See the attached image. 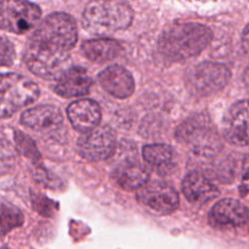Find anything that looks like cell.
I'll list each match as a JSON object with an SVG mask.
<instances>
[{
	"instance_id": "cell-1",
	"label": "cell",
	"mask_w": 249,
	"mask_h": 249,
	"mask_svg": "<svg viewBox=\"0 0 249 249\" xmlns=\"http://www.w3.org/2000/svg\"><path fill=\"white\" fill-rule=\"evenodd\" d=\"M77 39V23L72 16L63 12L49 15L29 38L24 51V63L38 77L57 78L67 70L66 65Z\"/></svg>"
},
{
	"instance_id": "cell-2",
	"label": "cell",
	"mask_w": 249,
	"mask_h": 249,
	"mask_svg": "<svg viewBox=\"0 0 249 249\" xmlns=\"http://www.w3.org/2000/svg\"><path fill=\"white\" fill-rule=\"evenodd\" d=\"M213 38L207 26L197 22H187L172 26L163 32L158 48L164 57L172 61H182L201 53Z\"/></svg>"
},
{
	"instance_id": "cell-3",
	"label": "cell",
	"mask_w": 249,
	"mask_h": 249,
	"mask_svg": "<svg viewBox=\"0 0 249 249\" xmlns=\"http://www.w3.org/2000/svg\"><path fill=\"white\" fill-rule=\"evenodd\" d=\"M133 18V9L125 0H92L83 12L84 28L101 36L126 29Z\"/></svg>"
},
{
	"instance_id": "cell-4",
	"label": "cell",
	"mask_w": 249,
	"mask_h": 249,
	"mask_svg": "<svg viewBox=\"0 0 249 249\" xmlns=\"http://www.w3.org/2000/svg\"><path fill=\"white\" fill-rule=\"evenodd\" d=\"M177 139L187 143L197 155L212 157L221 150V140L207 114H195L177 129Z\"/></svg>"
},
{
	"instance_id": "cell-5",
	"label": "cell",
	"mask_w": 249,
	"mask_h": 249,
	"mask_svg": "<svg viewBox=\"0 0 249 249\" xmlns=\"http://www.w3.org/2000/svg\"><path fill=\"white\" fill-rule=\"evenodd\" d=\"M39 96V88L33 80L16 73L0 74V118H9Z\"/></svg>"
},
{
	"instance_id": "cell-6",
	"label": "cell",
	"mask_w": 249,
	"mask_h": 249,
	"mask_svg": "<svg viewBox=\"0 0 249 249\" xmlns=\"http://www.w3.org/2000/svg\"><path fill=\"white\" fill-rule=\"evenodd\" d=\"M231 72L225 65L203 62L195 66L186 74V88L197 97H208L221 91L230 82Z\"/></svg>"
},
{
	"instance_id": "cell-7",
	"label": "cell",
	"mask_w": 249,
	"mask_h": 249,
	"mask_svg": "<svg viewBox=\"0 0 249 249\" xmlns=\"http://www.w3.org/2000/svg\"><path fill=\"white\" fill-rule=\"evenodd\" d=\"M41 17L38 5L28 0H0V29L23 34L36 27Z\"/></svg>"
},
{
	"instance_id": "cell-8",
	"label": "cell",
	"mask_w": 249,
	"mask_h": 249,
	"mask_svg": "<svg viewBox=\"0 0 249 249\" xmlns=\"http://www.w3.org/2000/svg\"><path fill=\"white\" fill-rule=\"evenodd\" d=\"M138 201L148 212L165 215L175 212L179 207V195L165 182H147L139 190Z\"/></svg>"
},
{
	"instance_id": "cell-9",
	"label": "cell",
	"mask_w": 249,
	"mask_h": 249,
	"mask_svg": "<svg viewBox=\"0 0 249 249\" xmlns=\"http://www.w3.org/2000/svg\"><path fill=\"white\" fill-rule=\"evenodd\" d=\"M117 147L116 134L108 126H97L79 139L77 148L84 160L96 162L111 157Z\"/></svg>"
},
{
	"instance_id": "cell-10",
	"label": "cell",
	"mask_w": 249,
	"mask_h": 249,
	"mask_svg": "<svg viewBox=\"0 0 249 249\" xmlns=\"http://www.w3.org/2000/svg\"><path fill=\"white\" fill-rule=\"evenodd\" d=\"M224 138L241 147L249 146V100L231 105L223 121Z\"/></svg>"
},
{
	"instance_id": "cell-11",
	"label": "cell",
	"mask_w": 249,
	"mask_h": 249,
	"mask_svg": "<svg viewBox=\"0 0 249 249\" xmlns=\"http://www.w3.org/2000/svg\"><path fill=\"white\" fill-rule=\"evenodd\" d=\"M248 211L240 201L225 198L219 201L209 213V224L215 229H232L242 226L248 220Z\"/></svg>"
},
{
	"instance_id": "cell-12",
	"label": "cell",
	"mask_w": 249,
	"mask_h": 249,
	"mask_svg": "<svg viewBox=\"0 0 249 249\" xmlns=\"http://www.w3.org/2000/svg\"><path fill=\"white\" fill-rule=\"evenodd\" d=\"M92 84L87 70L79 66L70 67L56 78L53 91L62 97H77L87 95Z\"/></svg>"
},
{
	"instance_id": "cell-13",
	"label": "cell",
	"mask_w": 249,
	"mask_h": 249,
	"mask_svg": "<svg viewBox=\"0 0 249 249\" xmlns=\"http://www.w3.org/2000/svg\"><path fill=\"white\" fill-rule=\"evenodd\" d=\"M67 117L75 130L85 134L99 126L101 122V109L92 100H78L68 106Z\"/></svg>"
},
{
	"instance_id": "cell-14",
	"label": "cell",
	"mask_w": 249,
	"mask_h": 249,
	"mask_svg": "<svg viewBox=\"0 0 249 249\" xmlns=\"http://www.w3.org/2000/svg\"><path fill=\"white\" fill-rule=\"evenodd\" d=\"M99 83L112 96L126 99L131 96L135 90V82L125 68L121 66H109L99 74Z\"/></svg>"
},
{
	"instance_id": "cell-15",
	"label": "cell",
	"mask_w": 249,
	"mask_h": 249,
	"mask_svg": "<svg viewBox=\"0 0 249 249\" xmlns=\"http://www.w3.org/2000/svg\"><path fill=\"white\" fill-rule=\"evenodd\" d=\"M21 123L36 131H53L62 125L63 116L56 106L41 105L23 112Z\"/></svg>"
},
{
	"instance_id": "cell-16",
	"label": "cell",
	"mask_w": 249,
	"mask_h": 249,
	"mask_svg": "<svg viewBox=\"0 0 249 249\" xmlns=\"http://www.w3.org/2000/svg\"><path fill=\"white\" fill-rule=\"evenodd\" d=\"M182 192L189 202L195 204L207 203L215 197H218L219 191L215 185L198 172L190 173L182 181Z\"/></svg>"
},
{
	"instance_id": "cell-17",
	"label": "cell",
	"mask_w": 249,
	"mask_h": 249,
	"mask_svg": "<svg viewBox=\"0 0 249 249\" xmlns=\"http://www.w3.org/2000/svg\"><path fill=\"white\" fill-rule=\"evenodd\" d=\"M114 181L126 191H136L141 190L150 180V174L143 165L136 160H125L114 169Z\"/></svg>"
},
{
	"instance_id": "cell-18",
	"label": "cell",
	"mask_w": 249,
	"mask_h": 249,
	"mask_svg": "<svg viewBox=\"0 0 249 249\" xmlns=\"http://www.w3.org/2000/svg\"><path fill=\"white\" fill-rule=\"evenodd\" d=\"M142 156L145 162L160 175H168L177 168V153L170 146L155 143L143 147Z\"/></svg>"
},
{
	"instance_id": "cell-19",
	"label": "cell",
	"mask_w": 249,
	"mask_h": 249,
	"mask_svg": "<svg viewBox=\"0 0 249 249\" xmlns=\"http://www.w3.org/2000/svg\"><path fill=\"white\" fill-rule=\"evenodd\" d=\"M82 51L92 62L104 63L118 57L122 53V45L113 39H91L83 43Z\"/></svg>"
},
{
	"instance_id": "cell-20",
	"label": "cell",
	"mask_w": 249,
	"mask_h": 249,
	"mask_svg": "<svg viewBox=\"0 0 249 249\" xmlns=\"http://www.w3.org/2000/svg\"><path fill=\"white\" fill-rule=\"evenodd\" d=\"M23 224V215L16 207L10 204L0 206V236L6 235Z\"/></svg>"
},
{
	"instance_id": "cell-21",
	"label": "cell",
	"mask_w": 249,
	"mask_h": 249,
	"mask_svg": "<svg viewBox=\"0 0 249 249\" xmlns=\"http://www.w3.org/2000/svg\"><path fill=\"white\" fill-rule=\"evenodd\" d=\"M16 164V153L9 142L0 139V173H6Z\"/></svg>"
},
{
	"instance_id": "cell-22",
	"label": "cell",
	"mask_w": 249,
	"mask_h": 249,
	"mask_svg": "<svg viewBox=\"0 0 249 249\" xmlns=\"http://www.w3.org/2000/svg\"><path fill=\"white\" fill-rule=\"evenodd\" d=\"M15 139H16L17 147H18V150L21 151L24 156L32 158V160H38L39 152H38V150H36L34 142L31 140V139L27 138V136H24L22 133H16Z\"/></svg>"
},
{
	"instance_id": "cell-23",
	"label": "cell",
	"mask_w": 249,
	"mask_h": 249,
	"mask_svg": "<svg viewBox=\"0 0 249 249\" xmlns=\"http://www.w3.org/2000/svg\"><path fill=\"white\" fill-rule=\"evenodd\" d=\"M15 48L7 39L0 36V66H11L15 61Z\"/></svg>"
},
{
	"instance_id": "cell-24",
	"label": "cell",
	"mask_w": 249,
	"mask_h": 249,
	"mask_svg": "<svg viewBox=\"0 0 249 249\" xmlns=\"http://www.w3.org/2000/svg\"><path fill=\"white\" fill-rule=\"evenodd\" d=\"M240 190L245 196H249V155L246 156V158L243 160Z\"/></svg>"
},
{
	"instance_id": "cell-25",
	"label": "cell",
	"mask_w": 249,
	"mask_h": 249,
	"mask_svg": "<svg viewBox=\"0 0 249 249\" xmlns=\"http://www.w3.org/2000/svg\"><path fill=\"white\" fill-rule=\"evenodd\" d=\"M242 45L247 53H249V24L245 28L242 34Z\"/></svg>"
},
{
	"instance_id": "cell-26",
	"label": "cell",
	"mask_w": 249,
	"mask_h": 249,
	"mask_svg": "<svg viewBox=\"0 0 249 249\" xmlns=\"http://www.w3.org/2000/svg\"><path fill=\"white\" fill-rule=\"evenodd\" d=\"M243 80H245L246 85H247V87L249 88V65L245 71V74H243Z\"/></svg>"
},
{
	"instance_id": "cell-27",
	"label": "cell",
	"mask_w": 249,
	"mask_h": 249,
	"mask_svg": "<svg viewBox=\"0 0 249 249\" xmlns=\"http://www.w3.org/2000/svg\"><path fill=\"white\" fill-rule=\"evenodd\" d=\"M247 224H248V229H249V215H248V220H247Z\"/></svg>"
},
{
	"instance_id": "cell-28",
	"label": "cell",
	"mask_w": 249,
	"mask_h": 249,
	"mask_svg": "<svg viewBox=\"0 0 249 249\" xmlns=\"http://www.w3.org/2000/svg\"><path fill=\"white\" fill-rule=\"evenodd\" d=\"M2 249H7V248H2Z\"/></svg>"
}]
</instances>
